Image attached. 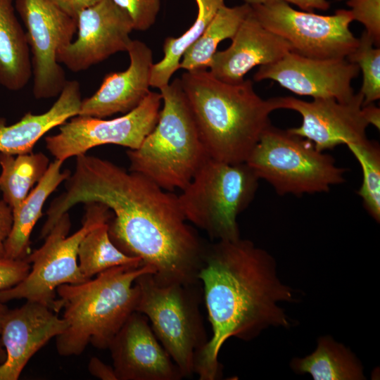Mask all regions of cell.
I'll return each instance as SVG.
<instances>
[{
	"label": "cell",
	"mask_w": 380,
	"mask_h": 380,
	"mask_svg": "<svg viewBox=\"0 0 380 380\" xmlns=\"http://www.w3.org/2000/svg\"><path fill=\"white\" fill-rule=\"evenodd\" d=\"M100 203L114 217L109 236L125 254L155 270L161 284H194L206 246L187 223L178 196L140 173L86 153L76 156L65 191L46 211L40 236L45 237L61 217L78 203Z\"/></svg>",
	"instance_id": "cell-1"
},
{
	"label": "cell",
	"mask_w": 380,
	"mask_h": 380,
	"mask_svg": "<svg viewBox=\"0 0 380 380\" xmlns=\"http://www.w3.org/2000/svg\"><path fill=\"white\" fill-rule=\"evenodd\" d=\"M198 279L213 333L195 360L200 380L222 377L218 355L231 337L248 341L270 327L291 326L278 304L294 301L293 289L280 281L275 259L251 241L217 240L206 246Z\"/></svg>",
	"instance_id": "cell-2"
},
{
	"label": "cell",
	"mask_w": 380,
	"mask_h": 380,
	"mask_svg": "<svg viewBox=\"0 0 380 380\" xmlns=\"http://www.w3.org/2000/svg\"><path fill=\"white\" fill-rule=\"evenodd\" d=\"M179 80L209 158L246 162L277 110L274 98H261L251 80L228 84L208 70L186 71Z\"/></svg>",
	"instance_id": "cell-3"
},
{
	"label": "cell",
	"mask_w": 380,
	"mask_h": 380,
	"mask_svg": "<svg viewBox=\"0 0 380 380\" xmlns=\"http://www.w3.org/2000/svg\"><path fill=\"white\" fill-rule=\"evenodd\" d=\"M155 270L150 265L118 266L84 282L63 284L56 289L57 313L64 309L67 327L56 337L58 353L80 355L91 343L106 350L136 311L139 289L134 281Z\"/></svg>",
	"instance_id": "cell-4"
},
{
	"label": "cell",
	"mask_w": 380,
	"mask_h": 380,
	"mask_svg": "<svg viewBox=\"0 0 380 380\" xmlns=\"http://www.w3.org/2000/svg\"><path fill=\"white\" fill-rule=\"evenodd\" d=\"M159 90L163 105L158 122L138 148L127 151L129 170L165 190H182L209 156L180 80Z\"/></svg>",
	"instance_id": "cell-5"
},
{
	"label": "cell",
	"mask_w": 380,
	"mask_h": 380,
	"mask_svg": "<svg viewBox=\"0 0 380 380\" xmlns=\"http://www.w3.org/2000/svg\"><path fill=\"white\" fill-rule=\"evenodd\" d=\"M258 177L244 162L208 158L178 196L187 222L215 240L240 238L237 217L252 202Z\"/></svg>",
	"instance_id": "cell-6"
},
{
	"label": "cell",
	"mask_w": 380,
	"mask_h": 380,
	"mask_svg": "<svg viewBox=\"0 0 380 380\" xmlns=\"http://www.w3.org/2000/svg\"><path fill=\"white\" fill-rule=\"evenodd\" d=\"M134 283L139 289L136 312L147 317L183 377L191 376L196 356L208 340L199 310L201 282L161 284L148 272Z\"/></svg>",
	"instance_id": "cell-7"
},
{
	"label": "cell",
	"mask_w": 380,
	"mask_h": 380,
	"mask_svg": "<svg viewBox=\"0 0 380 380\" xmlns=\"http://www.w3.org/2000/svg\"><path fill=\"white\" fill-rule=\"evenodd\" d=\"M279 195L327 192L344 182L346 170L309 140L271 124L245 162Z\"/></svg>",
	"instance_id": "cell-8"
},
{
	"label": "cell",
	"mask_w": 380,
	"mask_h": 380,
	"mask_svg": "<svg viewBox=\"0 0 380 380\" xmlns=\"http://www.w3.org/2000/svg\"><path fill=\"white\" fill-rule=\"evenodd\" d=\"M82 227L68 236L71 227L68 213L63 214L44 237V244L25 260L30 265L25 278L17 285L0 291V301L25 299L48 306L56 312V289L87 279L78 265L77 252L84 236L96 225L108 222L111 210L100 203H87ZM57 313V312H56Z\"/></svg>",
	"instance_id": "cell-9"
},
{
	"label": "cell",
	"mask_w": 380,
	"mask_h": 380,
	"mask_svg": "<svg viewBox=\"0 0 380 380\" xmlns=\"http://www.w3.org/2000/svg\"><path fill=\"white\" fill-rule=\"evenodd\" d=\"M256 18L268 30L285 39L291 51L313 58H346L358 38L350 29V10L338 9L324 15L298 11L284 1L251 6Z\"/></svg>",
	"instance_id": "cell-10"
},
{
	"label": "cell",
	"mask_w": 380,
	"mask_h": 380,
	"mask_svg": "<svg viewBox=\"0 0 380 380\" xmlns=\"http://www.w3.org/2000/svg\"><path fill=\"white\" fill-rule=\"evenodd\" d=\"M161 102L160 93L150 91L137 107L121 117L103 120L77 115L60 125L56 134L45 138L46 147L62 162L101 145L137 149L156 126Z\"/></svg>",
	"instance_id": "cell-11"
},
{
	"label": "cell",
	"mask_w": 380,
	"mask_h": 380,
	"mask_svg": "<svg viewBox=\"0 0 380 380\" xmlns=\"http://www.w3.org/2000/svg\"><path fill=\"white\" fill-rule=\"evenodd\" d=\"M15 9L25 27L36 99L58 96L67 80L57 61L61 49L72 42L77 20L51 0H15Z\"/></svg>",
	"instance_id": "cell-12"
},
{
	"label": "cell",
	"mask_w": 380,
	"mask_h": 380,
	"mask_svg": "<svg viewBox=\"0 0 380 380\" xmlns=\"http://www.w3.org/2000/svg\"><path fill=\"white\" fill-rule=\"evenodd\" d=\"M363 95L358 92L346 102L332 98H317L311 101L293 96L275 97L277 109L298 112L302 123L288 130L310 141L319 151L367 139L369 125L363 111Z\"/></svg>",
	"instance_id": "cell-13"
},
{
	"label": "cell",
	"mask_w": 380,
	"mask_h": 380,
	"mask_svg": "<svg viewBox=\"0 0 380 380\" xmlns=\"http://www.w3.org/2000/svg\"><path fill=\"white\" fill-rule=\"evenodd\" d=\"M77 37L57 53V61L73 72L89 69L110 56L127 51L134 30L129 15L112 0H99L77 18Z\"/></svg>",
	"instance_id": "cell-14"
},
{
	"label": "cell",
	"mask_w": 380,
	"mask_h": 380,
	"mask_svg": "<svg viewBox=\"0 0 380 380\" xmlns=\"http://www.w3.org/2000/svg\"><path fill=\"white\" fill-rule=\"evenodd\" d=\"M359 72L358 65L346 58H313L290 51L275 63L260 66L253 80H272L300 96L346 102L355 95L351 82Z\"/></svg>",
	"instance_id": "cell-15"
},
{
	"label": "cell",
	"mask_w": 380,
	"mask_h": 380,
	"mask_svg": "<svg viewBox=\"0 0 380 380\" xmlns=\"http://www.w3.org/2000/svg\"><path fill=\"white\" fill-rule=\"evenodd\" d=\"M118 380H180L177 366L156 338L147 317L134 312L109 345Z\"/></svg>",
	"instance_id": "cell-16"
},
{
	"label": "cell",
	"mask_w": 380,
	"mask_h": 380,
	"mask_svg": "<svg viewBox=\"0 0 380 380\" xmlns=\"http://www.w3.org/2000/svg\"><path fill=\"white\" fill-rule=\"evenodd\" d=\"M37 302L8 309L1 324L0 340L6 359L0 365V380H17L33 355L67 327L63 317Z\"/></svg>",
	"instance_id": "cell-17"
},
{
	"label": "cell",
	"mask_w": 380,
	"mask_h": 380,
	"mask_svg": "<svg viewBox=\"0 0 380 380\" xmlns=\"http://www.w3.org/2000/svg\"><path fill=\"white\" fill-rule=\"evenodd\" d=\"M231 39L227 49L215 53L208 69L217 80L232 84L242 82L254 67L275 63L291 51L290 44L263 27L252 10Z\"/></svg>",
	"instance_id": "cell-18"
},
{
	"label": "cell",
	"mask_w": 380,
	"mask_h": 380,
	"mask_svg": "<svg viewBox=\"0 0 380 380\" xmlns=\"http://www.w3.org/2000/svg\"><path fill=\"white\" fill-rule=\"evenodd\" d=\"M129 65L124 71L105 75L99 89L82 99L78 115L103 118L127 113L149 93L153 63L151 49L143 42L132 40L127 50Z\"/></svg>",
	"instance_id": "cell-19"
},
{
	"label": "cell",
	"mask_w": 380,
	"mask_h": 380,
	"mask_svg": "<svg viewBox=\"0 0 380 380\" xmlns=\"http://www.w3.org/2000/svg\"><path fill=\"white\" fill-rule=\"evenodd\" d=\"M82 101L80 85L67 80L57 100L45 113H25L13 125L0 118V153L12 155L32 152L36 143L46 132L78 115Z\"/></svg>",
	"instance_id": "cell-20"
},
{
	"label": "cell",
	"mask_w": 380,
	"mask_h": 380,
	"mask_svg": "<svg viewBox=\"0 0 380 380\" xmlns=\"http://www.w3.org/2000/svg\"><path fill=\"white\" fill-rule=\"evenodd\" d=\"M63 163L57 159L50 163L36 186L21 204L12 210L13 224L4 242V257L23 260L30 253V235L42 215V208L46 199L70 175L68 170L61 171Z\"/></svg>",
	"instance_id": "cell-21"
},
{
	"label": "cell",
	"mask_w": 380,
	"mask_h": 380,
	"mask_svg": "<svg viewBox=\"0 0 380 380\" xmlns=\"http://www.w3.org/2000/svg\"><path fill=\"white\" fill-rule=\"evenodd\" d=\"M32 75L25 31L15 13L13 0H0V85L19 91Z\"/></svg>",
	"instance_id": "cell-22"
},
{
	"label": "cell",
	"mask_w": 380,
	"mask_h": 380,
	"mask_svg": "<svg viewBox=\"0 0 380 380\" xmlns=\"http://www.w3.org/2000/svg\"><path fill=\"white\" fill-rule=\"evenodd\" d=\"M292 369L309 374L314 380H362L365 377L360 360L343 344L331 336H321L316 349L303 358H294Z\"/></svg>",
	"instance_id": "cell-23"
},
{
	"label": "cell",
	"mask_w": 380,
	"mask_h": 380,
	"mask_svg": "<svg viewBox=\"0 0 380 380\" xmlns=\"http://www.w3.org/2000/svg\"><path fill=\"white\" fill-rule=\"evenodd\" d=\"M251 10V6L245 3L233 7L226 5L221 7L201 36L184 53L179 69L186 71L208 70L218 44L234 37Z\"/></svg>",
	"instance_id": "cell-24"
},
{
	"label": "cell",
	"mask_w": 380,
	"mask_h": 380,
	"mask_svg": "<svg viewBox=\"0 0 380 380\" xmlns=\"http://www.w3.org/2000/svg\"><path fill=\"white\" fill-rule=\"evenodd\" d=\"M197 15L193 25L179 37H167L163 44L164 57L151 67L150 85L161 89L170 83L186 50L201 36L224 0H195Z\"/></svg>",
	"instance_id": "cell-25"
},
{
	"label": "cell",
	"mask_w": 380,
	"mask_h": 380,
	"mask_svg": "<svg viewBox=\"0 0 380 380\" xmlns=\"http://www.w3.org/2000/svg\"><path fill=\"white\" fill-rule=\"evenodd\" d=\"M49 158L43 153L15 155L0 153V190L3 200L16 209L46 173Z\"/></svg>",
	"instance_id": "cell-26"
},
{
	"label": "cell",
	"mask_w": 380,
	"mask_h": 380,
	"mask_svg": "<svg viewBox=\"0 0 380 380\" xmlns=\"http://www.w3.org/2000/svg\"><path fill=\"white\" fill-rule=\"evenodd\" d=\"M77 258L80 272L87 279L118 266L144 265L139 258L125 254L113 243L108 222L96 225L84 236L78 248Z\"/></svg>",
	"instance_id": "cell-27"
},
{
	"label": "cell",
	"mask_w": 380,
	"mask_h": 380,
	"mask_svg": "<svg viewBox=\"0 0 380 380\" xmlns=\"http://www.w3.org/2000/svg\"><path fill=\"white\" fill-rule=\"evenodd\" d=\"M359 162L362 182L357 194L369 215L380 220V150L378 144L368 139L346 145Z\"/></svg>",
	"instance_id": "cell-28"
},
{
	"label": "cell",
	"mask_w": 380,
	"mask_h": 380,
	"mask_svg": "<svg viewBox=\"0 0 380 380\" xmlns=\"http://www.w3.org/2000/svg\"><path fill=\"white\" fill-rule=\"evenodd\" d=\"M346 59L358 65L363 80L360 93L363 106L373 103L380 99V49L374 45L372 37L365 30L355 50Z\"/></svg>",
	"instance_id": "cell-29"
},
{
	"label": "cell",
	"mask_w": 380,
	"mask_h": 380,
	"mask_svg": "<svg viewBox=\"0 0 380 380\" xmlns=\"http://www.w3.org/2000/svg\"><path fill=\"white\" fill-rule=\"evenodd\" d=\"M346 1L350 8L353 20L364 25L376 46L380 44V0H336Z\"/></svg>",
	"instance_id": "cell-30"
},
{
	"label": "cell",
	"mask_w": 380,
	"mask_h": 380,
	"mask_svg": "<svg viewBox=\"0 0 380 380\" xmlns=\"http://www.w3.org/2000/svg\"><path fill=\"white\" fill-rule=\"evenodd\" d=\"M129 16L134 30L146 31L156 22L161 0H112Z\"/></svg>",
	"instance_id": "cell-31"
},
{
	"label": "cell",
	"mask_w": 380,
	"mask_h": 380,
	"mask_svg": "<svg viewBox=\"0 0 380 380\" xmlns=\"http://www.w3.org/2000/svg\"><path fill=\"white\" fill-rule=\"evenodd\" d=\"M30 270L25 259L13 260L0 256V291L10 289L23 281Z\"/></svg>",
	"instance_id": "cell-32"
},
{
	"label": "cell",
	"mask_w": 380,
	"mask_h": 380,
	"mask_svg": "<svg viewBox=\"0 0 380 380\" xmlns=\"http://www.w3.org/2000/svg\"><path fill=\"white\" fill-rule=\"evenodd\" d=\"M245 4L250 6L265 4L273 1H284L291 4L305 11L313 12L314 10L327 11L330 7V2L327 0H243Z\"/></svg>",
	"instance_id": "cell-33"
},
{
	"label": "cell",
	"mask_w": 380,
	"mask_h": 380,
	"mask_svg": "<svg viewBox=\"0 0 380 380\" xmlns=\"http://www.w3.org/2000/svg\"><path fill=\"white\" fill-rule=\"evenodd\" d=\"M12 224V209L3 199L0 200V256H4V245L11 232Z\"/></svg>",
	"instance_id": "cell-34"
},
{
	"label": "cell",
	"mask_w": 380,
	"mask_h": 380,
	"mask_svg": "<svg viewBox=\"0 0 380 380\" xmlns=\"http://www.w3.org/2000/svg\"><path fill=\"white\" fill-rule=\"evenodd\" d=\"M89 373L102 380H118L113 367L109 366L96 357L91 358L88 364Z\"/></svg>",
	"instance_id": "cell-35"
},
{
	"label": "cell",
	"mask_w": 380,
	"mask_h": 380,
	"mask_svg": "<svg viewBox=\"0 0 380 380\" xmlns=\"http://www.w3.org/2000/svg\"><path fill=\"white\" fill-rule=\"evenodd\" d=\"M61 9L77 20L79 13L84 8L99 0H51Z\"/></svg>",
	"instance_id": "cell-36"
},
{
	"label": "cell",
	"mask_w": 380,
	"mask_h": 380,
	"mask_svg": "<svg viewBox=\"0 0 380 380\" xmlns=\"http://www.w3.org/2000/svg\"><path fill=\"white\" fill-rule=\"evenodd\" d=\"M365 116L369 125H372L376 129H380V109L374 103L363 106Z\"/></svg>",
	"instance_id": "cell-37"
},
{
	"label": "cell",
	"mask_w": 380,
	"mask_h": 380,
	"mask_svg": "<svg viewBox=\"0 0 380 380\" xmlns=\"http://www.w3.org/2000/svg\"><path fill=\"white\" fill-rule=\"evenodd\" d=\"M8 310V308L5 305V303L0 301V334H1L2 321ZM6 350L4 346H2V343L0 340V365L3 364L4 361L6 360Z\"/></svg>",
	"instance_id": "cell-38"
}]
</instances>
